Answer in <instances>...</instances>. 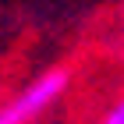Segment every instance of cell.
<instances>
[{
	"label": "cell",
	"mask_w": 124,
	"mask_h": 124,
	"mask_svg": "<svg viewBox=\"0 0 124 124\" xmlns=\"http://www.w3.org/2000/svg\"><path fill=\"white\" fill-rule=\"evenodd\" d=\"M103 124H124V99L114 106V110H110V114H106V121H103Z\"/></svg>",
	"instance_id": "2"
},
{
	"label": "cell",
	"mask_w": 124,
	"mask_h": 124,
	"mask_svg": "<svg viewBox=\"0 0 124 124\" xmlns=\"http://www.w3.org/2000/svg\"><path fill=\"white\" fill-rule=\"evenodd\" d=\"M67 85V75L64 71H50L43 75L39 82H32L25 92H18V99H11L4 110H0V124H25L39 114V110H46Z\"/></svg>",
	"instance_id": "1"
}]
</instances>
